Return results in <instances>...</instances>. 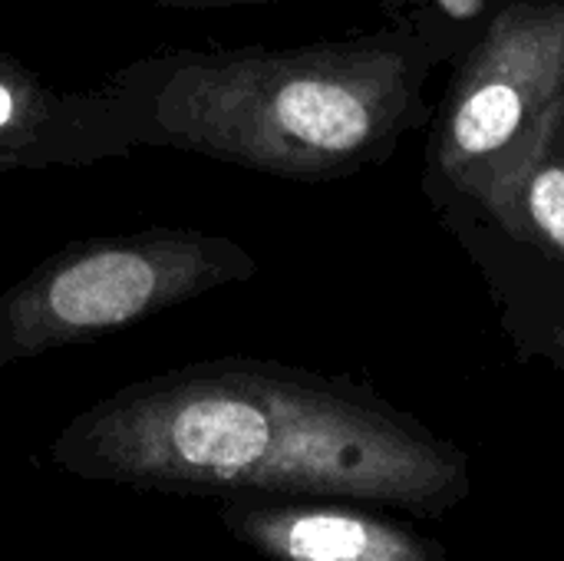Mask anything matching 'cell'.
<instances>
[{
  "instance_id": "6da1fadb",
  "label": "cell",
  "mask_w": 564,
  "mask_h": 561,
  "mask_svg": "<svg viewBox=\"0 0 564 561\" xmlns=\"http://www.w3.org/2000/svg\"><path fill=\"white\" fill-rule=\"evenodd\" d=\"M50 460L99 483L344 499L420 519L473 493L466 450L367 384L258 357L135 380L73 417Z\"/></svg>"
},
{
  "instance_id": "7a4b0ae2",
  "label": "cell",
  "mask_w": 564,
  "mask_h": 561,
  "mask_svg": "<svg viewBox=\"0 0 564 561\" xmlns=\"http://www.w3.org/2000/svg\"><path fill=\"white\" fill-rule=\"evenodd\" d=\"M393 23L304 46L165 50L119 66L139 149H175L251 172L334 182L383 165L426 126V86L476 30L426 0H390Z\"/></svg>"
},
{
  "instance_id": "3957f363",
  "label": "cell",
  "mask_w": 564,
  "mask_h": 561,
  "mask_svg": "<svg viewBox=\"0 0 564 561\" xmlns=\"http://www.w3.org/2000/svg\"><path fill=\"white\" fill-rule=\"evenodd\" d=\"M564 99V0H496L430 116L423 195L446 231L473 222Z\"/></svg>"
},
{
  "instance_id": "277c9868",
  "label": "cell",
  "mask_w": 564,
  "mask_h": 561,
  "mask_svg": "<svg viewBox=\"0 0 564 561\" xmlns=\"http://www.w3.org/2000/svg\"><path fill=\"white\" fill-rule=\"evenodd\" d=\"M254 274L245 245L198 228L73 241L0 291V367L99 341Z\"/></svg>"
},
{
  "instance_id": "5b68a950",
  "label": "cell",
  "mask_w": 564,
  "mask_h": 561,
  "mask_svg": "<svg viewBox=\"0 0 564 561\" xmlns=\"http://www.w3.org/2000/svg\"><path fill=\"white\" fill-rule=\"evenodd\" d=\"M139 149L122 99L96 89H56L0 50V162L13 169H83Z\"/></svg>"
},
{
  "instance_id": "8992f818",
  "label": "cell",
  "mask_w": 564,
  "mask_h": 561,
  "mask_svg": "<svg viewBox=\"0 0 564 561\" xmlns=\"http://www.w3.org/2000/svg\"><path fill=\"white\" fill-rule=\"evenodd\" d=\"M221 519L245 546L274 561H449L440 539L367 509L228 503Z\"/></svg>"
},
{
  "instance_id": "52a82bcc",
  "label": "cell",
  "mask_w": 564,
  "mask_h": 561,
  "mask_svg": "<svg viewBox=\"0 0 564 561\" xmlns=\"http://www.w3.org/2000/svg\"><path fill=\"white\" fill-rule=\"evenodd\" d=\"M473 258L499 304V324L519 360L549 364L564 374V271L552 268L486 228L466 225L453 231Z\"/></svg>"
},
{
  "instance_id": "ba28073f",
  "label": "cell",
  "mask_w": 564,
  "mask_h": 561,
  "mask_svg": "<svg viewBox=\"0 0 564 561\" xmlns=\"http://www.w3.org/2000/svg\"><path fill=\"white\" fill-rule=\"evenodd\" d=\"M466 225L564 271V99Z\"/></svg>"
},
{
  "instance_id": "9c48e42d",
  "label": "cell",
  "mask_w": 564,
  "mask_h": 561,
  "mask_svg": "<svg viewBox=\"0 0 564 561\" xmlns=\"http://www.w3.org/2000/svg\"><path fill=\"white\" fill-rule=\"evenodd\" d=\"M446 23L453 26H466V30H476L486 13L492 10L496 0H426Z\"/></svg>"
},
{
  "instance_id": "30bf717a",
  "label": "cell",
  "mask_w": 564,
  "mask_h": 561,
  "mask_svg": "<svg viewBox=\"0 0 564 561\" xmlns=\"http://www.w3.org/2000/svg\"><path fill=\"white\" fill-rule=\"evenodd\" d=\"M165 10H218V7H248V3H291V0H152Z\"/></svg>"
},
{
  "instance_id": "8fae6325",
  "label": "cell",
  "mask_w": 564,
  "mask_h": 561,
  "mask_svg": "<svg viewBox=\"0 0 564 561\" xmlns=\"http://www.w3.org/2000/svg\"><path fill=\"white\" fill-rule=\"evenodd\" d=\"M3 172H7V169H3V162H0V175H3Z\"/></svg>"
}]
</instances>
